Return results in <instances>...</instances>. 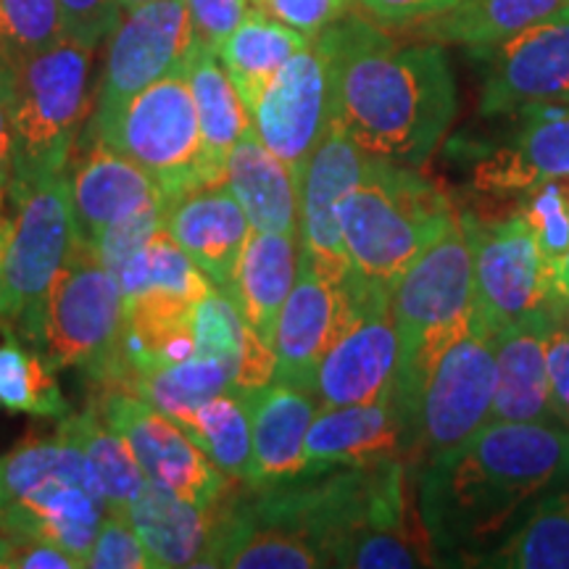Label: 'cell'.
Segmentation results:
<instances>
[{"instance_id":"6da1fadb","label":"cell","mask_w":569,"mask_h":569,"mask_svg":"<svg viewBox=\"0 0 569 569\" xmlns=\"http://www.w3.org/2000/svg\"><path fill=\"white\" fill-rule=\"evenodd\" d=\"M565 480L567 425L488 422L419 467V519L432 557L443 565H478Z\"/></svg>"},{"instance_id":"f6af8a7d","label":"cell","mask_w":569,"mask_h":569,"mask_svg":"<svg viewBox=\"0 0 569 569\" xmlns=\"http://www.w3.org/2000/svg\"><path fill=\"white\" fill-rule=\"evenodd\" d=\"M546 359H549L551 396L557 403L559 419L569 427V315L561 296L553 298L549 340H546Z\"/></svg>"},{"instance_id":"5bb4252c","label":"cell","mask_w":569,"mask_h":569,"mask_svg":"<svg viewBox=\"0 0 569 569\" xmlns=\"http://www.w3.org/2000/svg\"><path fill=\"white\" fill-rule=\"evenodd\" d=\"M472 53L486 61L482 117L525 103H569V9Z\"/></svg>"},{"instance_id":"bcb514c9","label":"cell","mask_w":569,"mask_h":569,"mask_svg":"<svg viewBox=\"0 0 569 569\" xmlns=\"http://www.w3.org/2000/svg\"><path fill=\"white\" fill-rule=\"evenodd\" d=\"M193 19L196 38L217 51L246 17L251 0H184Z\"/></svg>"},{"instance_id":"83f0119b","label":"cell","mask_w":569,"mask_h":569,"mask_svg":"<svg viewBox=\"0 0 569 569\" xmlns=\"http://www.w3.org/2000/svg\"><path fill=\"white\" fill-rule=\"evenodd\" d=\"M569 9V0H457L436 17L409 24L415 38L457 42L472 51L496 46Z\"/></svg>"},{"instance_id":"74e56055","label":"cell","mask_w":569,"mask_h":569,"mask_svg":"<svg viewBox=\"0 0 569 569\" xmlns=\"http://www.w3.org/2000/svg\"><path fill=\"white\" fill-rule=\"evenodd\" d=\"M63 40L59 0H0V56L13 69Z\"/></svg>"},{"instance_id":"4316f807","label":"cell","mask_w":569,"mask_h":569,"mask_svg":"<svg viewBox=\"0 0 569 569\" xmlns=\"http://www.w3.org/2000/svg\"><path fill=\"white\" fill-rule=\"evenodd\" d=\"M298 267H301V238L298 234L261 230H251L248 234L230 298L238 303L243 322L269 348H272L274 325L284 298L296 284Z\"/></svg>"},{"instance_id":"f35d334b","label":"cell","mask_w":569,"mask_h":569,"mask_svg":"<svg viewBox=\"0 0 569 569\" xmlns=\"http://www.w3.org/2000/svg\"><path fill=\"white\" fill-rule=\"evenodd\" d=\"M248 336H251V327L243 322L238 303L222 290H211L193 306L196 353L224 361L232 375H238L240 361H243Z\"/></svg>"},{"instance_id":"d4e9b609","label":"cell","mask_w":569,"mask_h":569,"mask_svg":"<svg viewBox=\"0 0 569 569\" xmlns=\"http://www.w3.org/2000/svg\"><path fill=\"white\" fill-rule=\"evenodd\" d=\"M106 517V503L88 488L51 482L24 501L0 507V532L11 540H46L59 546L82 567Z\"/></svg>"},{"instance_id":"4dcf8cb0","label":"cell","mask_w":569,"mask_h":569,"mask_svg":"<svg viewBox=\"0 0 569 569\" xmlns=\"http://www.w3.org/2000/svg\"><path fill=\"white\" fill-rule=\"evenodd\" d=\"M59 430L67 432L80 446L98 493L106 503V511L124 515L142 482H146V475H142L127 440L106 422L92 401L84 411H71L63 417Z\"/></svg>"},{"instance_id":"277c9868","label":"cell","mask_w":569,"mask_h":569,"mask_svg":"<svg viewBox=\"0 0 569 569\" xmlns=\"http://www.w3.org/2000/svg\"><path fill=\"white\" fill-rule=\"evenodd\" d=\"M475 253L465 222L448 230L390 290L398 332L393 401L417 430V403L427 369L472 322Z\"/></svg>"},{"instance_id":"e0dca14e","label":"cell","mask_w":569,"mask_h":569,"mask_svg":"<svg viewBox=\"0 0 569 569\" xmlns=\"http://www.w3.org/2000/svg\"><path fill=\"white\" fill-rule=\"evenodd\" d=\"M507 138L482 148L472 184L486 196H522L551 180H569V103H525Z\"/></svg>"},{"instance_id":"9c48e42d","label":"cell","mask_w":569,"mask_h":569,"mask_svg":"<svg viewBox=\"0 0 569 569\" xmlns=\"http://www.w3.org/2000/svg\"><path fill=\"white\" fill-rule=\"evenodd\" d=\"M343 290L351 319L317 367L319 407H356L393 398L398 375V332L390 290L351 272Z\"/></svg>"},{"instance_id":"9a60e30c","label":"cell","mask_w":569,"mask_h":569,"mask_svg":"<svg viewBox=\"0 0 569 569\" xmlns=\"http://www.w3.org/2000/svg\"><path fill=\"white\" fill-rule=\"evenodd\" d=\"M248 117L259 140L301 184L306 163L330 124L327 63L315 40L282 63Z\"/></svg>"},{"instance_id":"8d00e7d4","label":"cell","mask_w":569,"mask_h":569,"mask_svg":"<svg viewBox=\"0 0 569 569\" xmlns=\"http://www.w3.org/2000/svg\"><path fill=\"white\" fill-rule=\"evenodd\" d=\"M113 274H117L119 290H122L124 301L146 293V290H167V293L182 296L188 298V301L198 303L203 296H209L211 290H217L209 277L190 261V256L174 243V238L169 234L167 227H161V230L156 232L138 253L130 256Z\"/></svg>"},{"instance_id":"3957f363","label":"cell","mask_w":569,"mask_h":569,"mask_svg":"<svg viewBox=\"0 0 569 569\" xmlns=\"http://www.w3.org/2000/svg\"><path fill=\"white\" fill-rule=\"evenodd\" d=\"M457 222L443 190L411 167L372 156L338 209L351 272L388 290Z\"/></svg>"},{"instance_id":"ab89813d","label":"cell","mask_w":569,"mask_h":569,"mask_svg":"<svg viewBox=\"0 0 569 569\" xmlns=\"http://www.w3.org/2000/svg\"><path fill=\"white\" fill-rule=\"evenodd\" d=\"M515 213L536 234L549 264L569 251V180H551L522 193Z\"/></svg>"},{"instance_id":"60d3db41","label":"cell","mask_w":569,"mask_h":569,"mask_svg":"<svg viewBox=\"0 0 569 569\" xmlns=\"http://www.w3.org/2000/svg\"><path fill=\"white\" fill-rule=\"evenodd\" d=\"M167 201H156L151 206H146V209L134 211L132 217L122 219V222L106 227V230L92 240L90 248L111 272H117L130 256L138 253L140 248L161 230L163 217H167Z\"/></svg>"},{"instance_id":"44dd1931","label":"cell","mask_w":569,"mask_h":569,"mask_svg":"<svg viewBox=\"0 0 569 569\" xmlns=\"http://www.w3.org/2000/svg\"><path fill=\"white\" fill-rule=\"evenodd\" d=\"M553 298L549 306L517 319L493 336L496 393L490 422L565 425L553 403L546 359Z\"/></svg>"},{"instance_id":"f1b7e54d","label":"cell","mask_w":569,"mask_h":569,"mask_svg":"<svg viewBox=\"0 0 569 569\" xmlns=\"http://www.w3.org/2000/svg\"><path fill=\"white\" fill-rule=\"evenodd\" d=\"M309 42L311 40L306 34L296 32L293 27L282 24L256 6L246 11L230 38L217 48L219 61L243 98L246 111L256 103V98L261 96V90L280 71L282 63L303 51Z\"/></svg>"},{"instance_id":"5b68a950","label":"cell","mask_w":569,"mask_h":569,"mask_svg":"<svg viewBox=\"0 0 569 569\" xmlns=\"http://www.w3.org/2000/svg\"><path fill=\"white\" fill-rule=\"evenodd\" d=\"M92 51L96 48L63 38L13 69L9 188L69 169L90 109Z\"/></svg>"},{"instance_id":"db71d44e","label":"cell","mask_w":569,"mask_h":569,"mask_svg":"<svg viewBox=\"0 0 569 569\" xmlns=\"http://www.w3.org/2000/svg\"><path fill=\"white\" fill-rule=\"evenodd\" d=\"M561 301H565V309H567V315H569V293L561 296Z\"/></svg>"},{"instance_id":"b9f144b4","label":"cell","mask_w":569,"mask_h":569,"mask_svg":"<svg viewBox=\"0 0 569 569\" xmlns=\"http://www.w3.org/2000/svg\"><path fill=\"white\" fill-rule=\"evenodd\" d=\"M84 567L92 569H153L146 546L140 543L138 532L127 522L124 515L106 511L101 528H98L96 543Z\"/></svg>"},{"instance_id":"d590c367","label":"cell","mask_w":569,"mask_h":569,"mask_svg":"<svg viewBox=\"0 0 569 569\" xmlns=\"http://www.w3.org/2000/svg\"><path fill=\"white\" fill-rule=\"evenodd\" d=\"M188 436L227 478L246 482L251 467V415L243 390H224L182 422Z\"/></svg>"},{"instance_id":"7a4b0ae2","label":"cell","mask_w":569,"mask_h":569,"mask_svg":"<svg viewBox=\"0 0 569 569\" xmlns=\"http://www.w3.org/2000/svg\"><path fill=\"white\" fill-rule=\"evenodd\" d=\"M315 42L327 63L332 122L372 159L422 167L457 117V82L443 48L398 46L356 13Z\"/></svg>"},{"instance_id":"e575fe53","label":"cell","mask_w":569,"mask_h":569,"mask_svg":"<svg viewBox=\"0 0 569 569\" xmlns=\"http://www.w3.org/2000/svg\"><path fill=\"white\" fill-rule=\"evenodd\" d=\"M3 330L0 343V403L13 415L40 419H63L71 415L69 401L56 382V369L34 346H27L11 327Z\"/></svg>"},{"instance_id":"ffe728a7","label":"cell","mask_w":569,"mask_h":569,"mask_svg":"<svg viewBox=\"0 0 569 569\" xmlns=\"http://www.w3.org/2000/svg\"><path fill=\"white\" fill-rule=\"evenodd\" d=\"M348 325L343 284L325 280L301 261L290 296L274 325V380L315 388L317 367Z\"/></svg>"},{"instance_id":"816d5d0a","label":"cell","mask_w":569,"mask_h":569,"mask_svg":"<svg viewBox=\"0 0 569 569\" xmlns=\"http://www.w3.org/2000/svg\"><path fill=\"white\" fill-rule=\"evenodd\" d=\"M11 88H13V67L3 59V56H0V92H6V96L11 98Z\"/></svg>"},{"instance_id":"8992f818","label":"cell","mask_w":569,"mask_h":569,"mask_svg":"<svg viewBox=\"0 0 569 569\" xmlns=\"http://www.w3.org/2000/svg\"><path fill=\"white\" fill-rule=\"evenodd\" d=\"M13 201L9 248H6V290L0 327H17L27 343L42 351L46 340L48 301L80 243L71 174L61 172L48 180L17 184L6 190Z\"/></svg>"},{"instance_id":"2e32d148","label":"cell","mask_w":569,"mask_h":569,"mask_svg":"<svg viewBox=\"0 0 569 569\" xmlns=\"http://www.w3.org/2000/svg\"><path fill=\"white\" fill-rule=\"evenodd\" d=\"M367 161L369 156L330 119L301 177V261L336 284L351 274L338 209L365 177Z\"/></svg>"},{"instance_id":"7c38bea8","label":"cell","mask_w":569,"mask_h":569,"mask_svg":"<svg viewBox=\"0 0 569 569\" xmlns=\"http://www.w3.org/2000/svg\"><path fill=\"white\" fill-rule=\"evenodd\" d=\"M461 222L475 253L472 327L496 336L507 325L551 303L557 296L553 269L519 213L501 222H480L465 213Z\"/></svg>"},{"instance_id":"4fadbf2b","label":"cell","mask_w":569,"mask_h":569,"mask_svg":"<svg viewBox=\"0 0 569 569\" xmlns=\"http://www.w3.org/2000/svg\"><path fill=\"white\" fill-rule=\"evenodd\" d=\"M90 401L127 440L148 480L203 509H217L232 493L234 480L206 457L177 419L122 388H96Z\"/></svg>"},{"instance_id":"30bf717a","label":"cell","mask_w":569,"mask_h":569,"mask_svg":"<svg viewBox=\"0 0 569 569\" xmlns=\"http://www.w3.org/2000/svg\"><path fill=\"white\" fill-rule=\"evenodd\" d=\"M196 40V27L184 0H151L127 11L106 48L103 74L84 142L96 138L140 90L184 69Z\"/></svg>"},{"instance_id":"7402d4cb","label":"cell","mask_w":569,"mask_h":569,"mask_svg":"<svg viewBox=\"0 0 569 569\" xmlns=\"http://www.w3.org/2000/svg\"><path fill=\"white\" fill-rule=\"evenodd\" d=\"M163 227L213 288L230 296L251 234V222L230 188L224 182L213 184L169 203Z\"/></svg>"},{"instance_id":"f5cc1de1","label":"cell","mask_w":569,"mask_h":569,"mask_svg":"<svg viewBox=\"0 0 569 569\" xmlns=\"http://www.w3.org/2000/svg\"><path fill=\"white\" fill-rule=\"evenodd\" d=\"M119 3H122L124 11H132V9H138V6L151 3V0H119Z\"/></svg>"},{"instance_id":"1f68e13d","label":"cell","mask_w":569,"mask_h":569,"mask_svg":"<svg viewBox=\"0 0 569 569\" xmlns=\"http://www.w3.org/2000/svg\"><path fill=\"white\" fill-rule=\"evenodd\" d=\"M234 386L232 369L211 356L193 353L174 365H156L127 375L119 388L140 396L167 417L184 422L206 401Z\"/></svg>"},{"instance_id":"f546056e","label":"cell","mask_w":569,"mask_h":569,"mask_svg":"<svg viewBox=\"0 0 569 569\" xmlns=\"http://www.w3.org/2000/svg\"><path fill=\"white\" fill-rule=\"evenodd\" d=\"M184 77L193 92L206 156L213 169L224 174L227 156L251 127V117L213 48L196 40L193 53L184 63Z\"/></svg>"},{"instance_id":"603a6c76","label":"cell","mask_w":569,"mask_h":569,"mask_svg":"<svg viewBox=\"0 0 569 569\" xmlns=\"http://www.w3.org/2000/svg\"><path fill=\"white\" fill-rule=\"evenodd\" d=\"M222 503L217 509H203L146 478L124 517L146 546L153 569L206 567Z\"/></svg>"},{"instance_id":"f907efd6","label":"cell","mask_w":569,"mask_h":569,"mask_svg":"<svg viewBox=\"0 0 569 569\" xmlns=\"http://www.w3.org/2000/svg\"><path fill=\"white\" fill-rule=\"evenodd\" d=\"M553 290L557 296H567L569 293V251L561 256L559 261H553Z\"/></svg>"},{"instance_id":"484cf974","label":"cell","mask_w":569,"mask_h":569,"mask_svg":"<svg viewBox=\"0 0 569 569\" xmlns=\"http://www.w3.org/2000/svg\"><path fill=\"white\" fill-rule=\"evenodd\" d=\"M224 184L246 211L251 230L301 238V184L259 140L253 127H248L227 156Z\"/></svg>"},{"instance_id":"d6986e66","label":"cell","mask_w":569,"mask_h":569,"mask_svg":"<svg viewBox=\"0 0 569 569\" xmlns=\"http://www.w3.org/2000/svg\"><path fill=\"white\" fill-rule=\"evenodd\" d=\"M251 415V467L243 486L251 490L272 488L309 472L303 443L319 401L315 388L288 380L246 390Z\"/></svg>"},{"instance_id":"d6a6232c","label":"cell","mask_w":569,"mask_h":569,"mask_svg":"<svg viewBox=\"0 0 569 569\" xmlns=\"http://www.w3.org/2000/svg\"><path fill=\"white\" fill-rule=\"evenodd\" d=\"M478 567L569 569V480L549 490Z\"/></svg>"},{"instance_id":"ba28073f","label":"cell","mask_w":569,"mask_h":569,"mask_svg":"<svg viewBox=\"0 0 569 569\" xmlns=\"http://www.w3.org/2000/svg\"><path fill=\"white\" fill-rule=\"evenodd\" d=\"M124 298L117 274L88 243H77L48 301L42 356L56 372L80 369L111 388L122 361Z\"/></svg>"},{"instance_id":"836d02e7","label":"cell","mask_w":569,"mask_h":569,"mask_svg":"<svg viewBox=\"0 0 569 569\" xmlns=\"http://www.w3.org/2000/svg\"><path fill=\"white\" fill-rule=\"evenodd\" d=\"M51 482H71L101 498L80 446L63 430H56L53 438H27L0 457V507L24 501Z\"/></svg>"},{"instance_id":"52a82bcc","label":"cell","mask_w":569,"mask_h":569,"mask_svg":"<svg viewBox=\"0 0 569 569\" xmlns=\"http://www.w3.org/2000/svg\"><path fill=\"white\" fill-rule=\"evenodd\" d=\"M90 142H106L138 163L159 184L167 203L224 182L206 156L184 69L140 90Z\"/></svg>"},{"instance_id":"ac0fdd59","label":"cell","mask_w":569,"mask_h":569,"mask_svg":"<svg viewBox=\"0 0 569 569\" xmlns=\"http://www.w3.org/2000/svg\"><path fill=\"white\" fill-rule=\"evenodd\" d=\"M311 467L417 465V430L393 398L356 407H319L303 443Z\"/></svg>"},{"instance_id":"c3c4849f","label":"cell","mask_w":569,"mask_h":569,"mask_svg":"<svg viewBox=\"0 0 569 569\" xmlns=\"http://www.w3.org/2000/svg\"><path fill=\"white\" fill-rule=\"evenodd\" d=\"M11 177V117L9 96L0 92V198H6Z\"/></svg>"},{"instance_id":"ee69618b","label":"cell","mask_w":569,"mask_h":569,"mask_svg":"<svg viewBox=\"0 0 569 569\" xmlns=\"http://www.w3.org/2000/svg\"><path fill=\"white\" fill-rule=\"evenodd\" d=\"M256 9L267 11L282 24L315 40L319 32L351 13L353 0H251Z\"/></svg>"},{"instance_id":"7bdbcfd3","label":"cell","mask_w":569,"mask_h":569,"mask_svg":"<svg viewBox=\"0 0 569 569\" xmlns=\"http://www.w3.org/2000/svg\"><path fill=\"white\" fill-rule=\"evenodd\" d=\"M59 9L63 38L88 48L109 40L124 11L119 0H59Z\"/></svg>"},{"instance_id":"7dc6e473","label":"cell","mask_w":569,"mask_h":569,"mask_svg":"<svg viewBox=\"0 0 569 569\" xmlns=\"http://www.w3.org/2000/svg\"><path fill=\"white\" fill-rule=\"evenodd\" d=\"M365 11L380 24L390 27H409L417 21L436 17L446 11L457 0H359Z\"/></svg>"},{"instance_id":"cb8c5ba5","label":"cell","mask_w":569,"mask_h":569,"mask_svg":"<svg viewBox=\"0 0 569 569\" xmlns=\"http://www.w3.org/2000/svg\"><path fill=\"white\" fill-rule=\"evenodd\" d=\"M156 201L167 198L151 174L106 142H90L84 159L71 172L77 232L88 246L106 227L122 222Z\"/></svg>"},{"instance_id":"8fae6325","label":"cell","mask_w":569,"mask_h":569,"mask_svg":"<svg viewBox=\"0 0 569 569\" xmlns=\"http://www.w3.org/2000/svg\"><path fill=\"white\" fill-rule=\"evenodd\" d=\"M496 393L493 336L469 327L427 369L417 403V465L451 451L490 422Z\"/></svg>"},{"instance_id":"681fc988","label":"cell","mask_w":569,"mask_h":569,"mask_svg":"<svg viewBox=\"0 0 569 569\" xmlns=\"http://www.w3.org/2000/svg\"><path fill=\"white\" fill-rule=\"evenodd\" d=\"M11 217L6 213V198H0V315H3V290H6V248H9Z\"/></svg>"}]
</instances>
